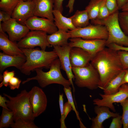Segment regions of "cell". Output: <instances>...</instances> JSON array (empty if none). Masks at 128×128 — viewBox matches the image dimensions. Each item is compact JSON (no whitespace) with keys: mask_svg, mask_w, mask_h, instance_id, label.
Returning <instances> with one entry per match:
<instances>
[{"mask_svg":"<svg viewBox=\"0 0 128 128\" xmlns=\"http://www.w3.org/2000/svg\"><path fill=\"white\" fill-rule=\"evenodd\" d=\"M21 49L26 57V60L20 70L27 75H30L31 71L37 69H49L52 62L58 58L53 50L48 51L38 48Z\"/></svg>","mask_w":128,"mask_h":128,"instance_id":"7a4b0ae2","label":"cell"},{"mask_svg":"<svg viewBox=\"0 0 128 128\" xmlns=\"http://www.w3.org/2000/svg\"><path fill=\"white\" fill-rule=\"evenodd\" d=\"M110 128H121L123 126L122 116L119 114L113 118Z\"/></svg>","mask_w":128,"mask_h":128,"instance_id":"8d00e7d4","label":"cell"},{"mask_svg":"<svg viewBox=\"0 0 128 128\" xmlns=\"http://www.w3.org/2000/svg\"><path fill=\"white\" fill-rule=\"evenodd\" d=\"M122 107V120L123 128H128V97L120 103Z\"/></svg>","mask_w":128,"mask_h":128,"instance_id":"4dcf8cb0","label":"cell"},{"mask_svg":"<svg viewBox=\"0 0 128 128\" xmlns=\"http://www.w3.org/2000/svg\"><path fill=\"white\" fill-rule=\"evenodd\" d=\"M25 25L31 30L42 31L50 34L53 33L58 30L53 21L35 16L28 19L25 22Z\"/></svg>","mask_w":128,"mask_h":128,"instance_id":"5bb4252c","label":"cell"},{"mask_svg":"<svg viewBox=\"0 0 128 128\" xmlns=\"http://www.w3.org/2000/svg\"><path fill=\"white\" fill-rule=\"evenodd\" d=\"M34 4V15L54 21L53 0H32Z\"/></svg>","mask_w":128,"mask_h":128,"instance_id":"ac0fdd59","label":"cell"},{"mask_svg":"<svg viewBox=\"0 0 128 128\" xmlns=\"http://www.w3.org/2000/svg\"><path fill=\"white\" fill-rule=\"evenodd\" d=\"M12 128H38L33 121L25 120L21 119H17L10 126Z\"/></svg>","mask_w":128,"mask_h":128,"instance_id":"f546056e","label":"cell"},{"mask_svg":"<svg viewBox=\"0 0 128 128\" xmlns=\"http://www.w3.org/2000/svg\"><path fill=\"white\" fill-rule=\"evenodd\" d=\"M125 71L123 70L119 74L112 79L106 87L103 89L104 94L110 95L117 92L122 85V82Z\"/></svg>","mask_w":128,"mask_h":128,"instance_id":"603a6c76","label":"cell"},{"mask_svg":"<svg viewBox=\"0 0 128 128\" xmlns=\"http://www.w3.org/2000/svg\"><path fill=\"white\" fill-rule=\"evenodd\" d=\"M70 17L73 25L76 28L85 27L90 24V18L85 9L77 10L74 15Z\"/></svg>","mask_w":128,"mask_h":128,"instance_id":"cb8c5ba5","label":"cell"},{"mask_svg":"<svg viewBox=\"0 0 128 128\" xmlns=\"http://www.w3.org/2000/svg\"><path fill=\"white\" fill-rule=\"evenodd\" d=\"M110 109L106 106L96 105L94 108V111L96 116L91 119L92 123L91 128H104L103 123L105 120L116 117L119 114L117 113L111 112Z\"/></svg>","mask_w":128,"mask_h":128,"instance_id":"d6986e66","label":"cell"},{"mask_svg":"<svg viewBox=\"0 0 128 128\" xmlns=\"http://www.w3.org/2000/svg\"><path fill=\"white\" fill-rule=\"evenodd\" d=\"M5 96H2L1 95H0V106L2 108H5L9 111H11L8 107L6 104L7 101Z\"/></svg>","mask_w":128,"mask_h":128,"instance_id":"7bdbcfd3","label":"cell"},{"mask_svg":"<svg viewBox=\"0 0 128 128\" xmlns=\"http://www.w3.org/2000/svg\"><path fill=\"white\" fill-rule=\"evenodd\" d=\"M0 120V128L10 127L14 123L13 112L3 108Z\"/></svg>","mask_w":128,"mask_h":128,"instance_id":"484cf974","label":"cell"},{"mask_svg":"<svg viewBox=\"0 0 128 128\" xmlns=\"http://www.w3.org/2000/svg\"><path fill=\"white\" fill-rule=\"evenodd\" d=\"M8 36L0 33V49L4 53L12 56L24 55L17 43L11 41Z\"/></svg>","mask_w":128,"mask_h":128,"instance_id":"ffe728a7","label":"cell"},{"mask_svg":"<svg viewBox=\"0 0 128 128\" xmlns=\"http://www.w3.org/2000/svg\"><path fill=\"white\" fill-rule=\"evenodd\" d=\"M125 83L128 84V69H125V73L122 82V85Z\"/></svg>","mask_w":128,"mask_h":128,"instance_id":"bcb514c9","label":"cell"},{"mask_svg":"<svg viewBox=\"0 0 128 128\" xmlns=\"http://www.w3.org/2000/svg\"><path fill=\"white\" fill-rule=\"evenodd\" d=\"M107 47L117 51L125 50L128 51V46H121L115 43H112L108 45Z\"/></svg>","mask_w":128,"mask_h":128,"instance_id":"b9f144b4","label":"cell"},{"mask_svg":"<svg viewBox=\"0 0 128 128\" xmlns=\"http://www.w3.org/2000/svg\"><path fill=\"white\" fill-rule=\"evenodd\" d=\"M21 81L18 78L14 76L11 78L8 83V86L11 90L18 89Z\"/></svg>","mask_w":128,"mask_h":128,"instance_id":"74e56055","label":"cell"},{"mask_svg":"<svg viewBox=\"0 0 128 128\" xmlns=\"http://www.w3.org/2000/svg\"><path fill=\"white\" fill-rule=\"evenodd\" d=\"M34 4L32 0L22 1L14 9L11 18L19 23L25 25V22L34 16Z\"/></svg>","mask_w":128,"mask_h":128,"instance_id":"9a60e30c","label":"cell"},{"mask_svg":"<svg viewBox=\"0 0 128 128\" xmlns=\"http://www.w3.org/2000/svg\"><path fill=\"white\" fill-rule=\"evenodd\" d=\"M64 0H53L54 9L59 10L62 13L63 10V2Z\"/></svg>","mask_w":128,"mask_h":128,"instance_id":"f35d334b","label":"cell"},{"mask_svg":"<svg viewBox=\"0 0 128 128\" xmlns=\"http://www.w3.org/2000/svg\"><path fill=\"white\" fill-rule=\"evenodd\" d=\"M102 99H96L93 100L94 105L104 106L109 108L113 112L116 111L113 105L115 103H120L128 97V84L122 85L116 92L111 95L99 94Z\"/></svg>","mask_w":128,"mask_h":128,"instance_id":"9c48e42d","label":"cell"},{"mask_svg":"<svg viewBox=\"0 0 128 128\" xmlns=\"http://www.w3.org/2000/svg\"><path fill=\"white\" fill-rule=\"evenodd\" d=\"M75 0H69L66 6V7L69 9V12L70 14L72 12L73 10V5Z\"/></svg>","mask_w":128,"mask_h":128,"instance_id":"ee69618b","label":"cell"},{"mask_svg":"<svg viewBox=\"0 0 128 128\" xmlns=\"http://www.w3.org/2000/svg\"><path fill=\"white\" fill-rule=\"evenodd\" d=\"M11 18V15L3 10L0 11V22L6 21Z\"/></svg>","mask_w":128,"mask_h":128,"instance_id":"ab89813d","label":"cell"},{"mask_svg":"<svg viewBox=\"0 0 128 128\" xmlns=\"http://www.w3.org/2000/svg\"><path fill=\"white\" fill-rule=\"evenodd\" d=\"M53 13L54 23L58 29L68 32L76 28L73 25L70 17H64L60 11L54 9Z\"/></svg>","mask_w":128,"mask_h":128,"instance_id":"7402d4cb","label":"cell"},{"mask_svg":"<svg viewBox=\"0 0 128 128\" xmlns=\"http://www.w3.org/2000/svg\"><path fill=\"white\" fill-rule=\"evenodd\" d=\"M15 73L14 71H9L6 70L3 72L2 80L0 84V88L3 86L7 87L9 82L12 78L14 76Z\"/></svg>","mask_w":128,"mask_h":128,"instance_id":"d6a6232c","label":"cell"},{"mask_svg":"<svg viewBox=\"0 0 128 128\" xmlns=\"http://www.w3.org/2000/svg\"><path fill=\"white\" fill-rule=\"evenodd\" d=\"M106 0H104L100 8L97 18L91 20H101L107 18L110 14L105 4Z\"/></svg>","mask_w":128,"mask_h":128,"instance_id":"1f68e13d","label":"cell"},{"mask_svg":"<svg viewBox=\"0 0 128 128\" xmlns=\"http://www.w3.org/2000/svg\"><path fill=\"white\" fill-rule=\"evenodd\" d=\"M104 0H90L85 9L87 11L90 20L96 19L98 15L99 11Z\"/></svg>","mask_w":128,"mask_h":128,"instance_id":"d4e9b609","label":"cell"},{"mask_svg":"<svg viewBox=\"0 0 128 128\" xmlns=\"http://www.w3.org/2000/svg\"><path fill=\"white\" fill-rule=\"evenodd\" d=\"M123 69H128V51L125 50L118 51Z\"/></svg>","mask_w":128,"mask_h":128,"instance_id":"836d02e7","label":"cell"},{"mask_svg":"<svg viewBox=\"0 0 128 128\" xmlns=\"http://www.w3.org/2000/svg\"><path fill=\"white\" fill-rule=\"evenodd\" d=\"M3 94L9 99L6 104L8 108L13 112L14 122L19 119L33 121L35 118L30 102L28 92L24 90L15 97L5 93Z\"/></svg>","mask_w":128,"mask_h":128,"instance_id":"277c9868","label":"cell"},{"mask_svg":"<svg viewBox=\"0 0 128 128\" xmlns=\"http://www.w3.org/2000/svg\"><path fill=\"white\" fill-rule=\"evenodd\" d=\"M74 83L78 87H85L91 90L97 89L100 81L97 71L90 63L85 66L72 67Z\"/></svg>","mask_w":128,"mask_h":128,"instance_id":"8992f818","label":"cell"},{"mask_svg":"<svg viewBox=\"0 0 128 128\" xmlns=\"http://www.w3.org/2000/svg\"><path fill=\"white\" fill-rule=\"evenodd\" d=\"M90 63L99 74L98 88L102 90L123 70L118 51L108 47L96 53Z\"/></svg>","mask_w":128,"mask_h":128,"instance_id":"6da1fadb","label":"cell"},{"mask_svg":"<svg viewBox=\"0 0 128 128\" xmlns=\"http://www.w3.org/2000/svg\"><path fill=\"white\" fill-rule=\"evenodd\" d=\"M72 110L71 106L68 101L65 103L64 106V120Z\"/></svg>","mask_w":128,"mask_h":128,"instance_id":"60d3db41","label":"cell"},{"mask_svg":"<svg viewBox=\"0 0 128 128\" xmlns=\"http://www.w3.org/2000/svg\"><path fill=\"white\" fill-rule=\"evenodd\" d=\"M26 60L24 55L12 56L0 52V81L2 80V73L6 68L10 67H15L20 70Z\"/></svg>","mask_w":128,"mask_h":128,"instance_id":"e0dca14e","label":"cell"},{"mask_svg":"<svg viewBox=\"0 0 128 128\" xmlns=\"http://www.w3.org/2000/svg\"><path fill=\"white\" fill-rule=\"evenodd\" d=\"M54 50L57 54L61 64V69L65 72L68 80L73 89L74 95L75 89L73 80L74 81V75L72 70L70 58V52L72 47L68 44L63 46H53Z\"/></svg>","mask_w":128,"mask_h":128,"instance_id":"8fae6325","label":"cell"},{"mask_svg":"<svg viewBox=\"0 0 128 128\" xmlns=\"http://www.w3.org/2000/svg\"><path fill=\"white\" fill-rule=\"evenodd\" d=\"M119 10L122 8L128 2V0H117Z\"/></svg>","mask_w":128,"mask_h":128,"instance_id":"f6af8a7d","label":"cell"},{"mask_svg":"<svg viewBox=\"0 0 128 128\" xmlns=\"http://www.w3.org/2000/svg\"></svg>","mask_w":128,"mask_h":128,"instance_id":"c3c4849f","label":"cell"},{"mask_svg":"<svg viewBox=\"0 0 128 128\" xmlns=\"http://www.w3.org/2000/svg\"><path fill=\"white\" fill-rule=\"evenodd\" d=\"M69 43L71 47H78L88 52L93 57L106 46V40L102 39H85L80 37L70 38Z\"/></svg>","mask_w":128,"mask_h":128,"instance_id":"30bf717a","label":"cell"},{"mask_svg":"<svg viewBox=\"0 0 128 128\" xmlns=\"http://www.w3.org/2000/svg\"><path fill=\"white\" fill-rule=\"evenodd\" d=\"M119 10L110 14L106 18L101 20H91L92 24L104 25L106 28L108 36L106 46L115 43L118 45L128 46V36L122 31L118 19Z\"/></svg>","mask_w":128,"mask_h":128,"instance_id":"5b68a950","label":"cell"},{"mask_svg":"<svg viewBox=\"0 0 128 128\" xmlns=\"http://www.w3.org/2000/svg\"><path fill=\"white\" fill-rule=\"evenodd\" d=\"M105 4L110 14L119 10L117 0H106Z\"/></svg>","mask_w":128,"mask_h":128,"instance_id":"d590c367","label":"cell"},{"mask_svg":"<svg viewBox=\"0 0 128 128\" xmlns=\"http://www.w3.org/2000/svg\"><path fill=\"white\" fill-rule=\"evenodd\" d=\"M47 33L39 30L29 31L25 36L17 43L20 49H33L39 46L41 50H45L47 47L51 46L47 39Z\"/></svg>","mask_w":128,"mask_h":128,"instance_id":"ba28073f","label":"cell"},{"mask_svg":"<svg viewBox=\"0 0 128 128\" xmlns=\"http://www.w3.org/2000/svg\"><path fill=\"white\" fill-rule=\"evenodd\" d=\"M49 69V70L46 72L43 71L42 69H36L35 70L36 75L27 78L22 82V84H24L30 81L35 80L37 81L42 88L45 87L53 84L61 85L66 87H69L71 85L69 80L66 79L62 74L60 62L58 58L52 62Z\"/></svg>","mask_w":128,"mask_h":128,"instance_id":"3957f363","label":"cell"},{"mask_svg":"<svg viewBox=\"0 0 128 128\" xmlns=\"http://www.w3.org/2000/svg\"><path fill=\"white\" fill-rule=\"evenodd\" d=\"M27 0H0V8L3 11L11 15L16 6L22 1Z\"/></svg>","mask_w":128,"mask_h":128,"instance_id":"4316f807","label":"cell"},{"mask_svg":"<svg viewBox=\"0 0 128 128\" xmlns=\"http://www.w3.org/2000/svg\"><path fill=\"white\" fill-rule=\"evenodd\" d=\"M70 58L72 67H80L88 64L93 57L87 52L78 47L71 48L70 52Z\"/></svg>","mask_w":128,"mask_h":128,"instance_id":"2e32d148","label":"cell"},{"mask_svg":"<svg viewBox=\"0 0 128 128\" xmlns=\"http://www.w3.org/2000/svg\"><path fill=\"white\" fill-rule=\"evenodd\" d=\"M63 89L64 93L67 99L68 102L71 105L73 110L75 112L77 119L79 121L80 128H86L82 122L79 116L78 112L76 108L72 96L71 88L70 86L68 87H64Z\"/></svg>","mask_w":128,"mask_h":128,"instance_id":"83f0119b","label":"cell"},{"mask_svg":"<svg viewBox=\"0 0 128 128\" xmlns=\"http://www.w3.org/2000/svg\"><path fill=\"white\" fill-rule=\"evenodd\" d=\"M63 94H59V103L61 114V117L60 119L61 128H66L65 123V120L64 119V99Z\"/></svg>","mask_w":128,"mask_h":128,"instance_id":"e575fe53","label":"cell"},{"mask_svg":"<svg viewBox=\"0 0 128 128\" xmlns=\"http://www.w3.org/2000/svg\"><path fill=\"white\" fill-rule=\"evenodd\" d=\"M122 11L128 12V1L121 8Z\"/></svg>","mask_w":128,"mask_h":128,"instance_id":"7dc6e473","label":"cell"},{"mask_svg":"<svg viewBox=\"0 0 128 128\" xmlns=\"http://www.w3.org/2000/svg\"><path fill=\"white\" fill-rule=\"evenodd\" d=\"M71 38L80 37L85 39H102L106 40L108 33L104 26L90 24L84 27H77L68 32Z\"/></svg>","mask_w":128,"mask_h":128,"instance_id":"52a82bcc","label":"cell"},{"mask_svg":"<svg viewBox=\"0 0 128 128\" xmlns=\"http://www.w3.org/2000/svg\"><path fill=\"white\" fill-rule=\"evenodd\" d=\"M118 19L122 31L128 36V12L122 11L119 12Z\"/></svg>","mask_w":128,"mask_h":128,"instance_id":"f1b7e54d","label":"cell"},{"mask_svg":"<svg viewBox=\"0 0 128 128\" xmlns=\"http://www.w3.org/2000/svg\"><path fill=\"white\" fill-rule=\"evenodd\" d=\"M28 92L33 115L36 118L46 109L47 103V97L42 89L36 86L33 87Z\"/></svg>","mask_w":128,"mask_h":128,"instance_id":"7c38bea8","label":"cell"},{"mask_svg":"<svg viewBox=\"0 0 128 128\" xmlns=\"http://www.w3.org/2000/svg\"><path fill=\"white\" fill-rule=\"evenodd\" d=\"M71 38L68 32L61 29H58L53 33L47 35L48 42L51 46H63L69 44L68 40Z\"/></svg>","mask_w":128,"mask_h":128,"instance_id":"44dd1931","label":"cell"},{"mask_svg":"<svg viewBox=\"0 0 128 128\" xmlns=\"http://www.w3.org/2000/svg\"><path fill=\"white\" fill-rule=\"evenodd\" d=\"M1 25L4 31L8 34L9 39L15 42L24 37L30 30L26 25L19 23L12 18L1 23Z\"/></svg>","mask_w":128,"mask_h":128,"instance_id":"4fadbf2b","label":"cell"}]
</instances>
